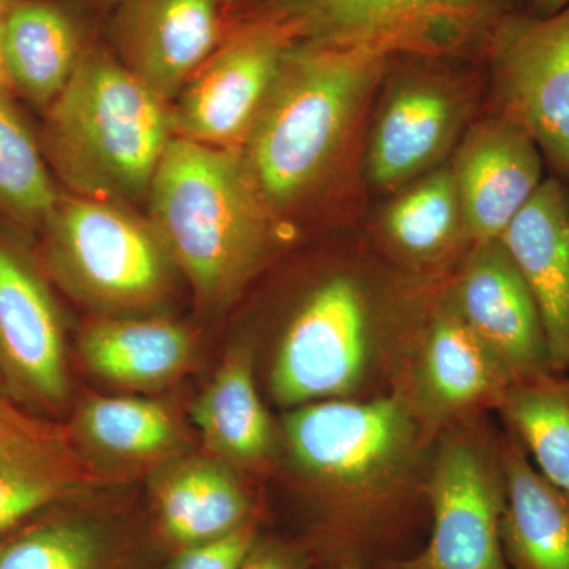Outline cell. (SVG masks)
<instances>
[{
    "mask_svg": "<svg viewBox=\"0 0 569 569\" xmlns=\"http://www.w3.org/2000/svg\"><path fill=\"white\" fill-rule=\"evenodd\" d=\"M421 418L406 395L335 399L291 408L288 455L317 492L307 539L323 565L372 568L402 559L410 530V485L421 456Z\"/></svg>",
    "mask_w": 569,
    "mask_h": 569,
    "instance_id": "6da1fadb",
    "label": "cell"
},
{
    "mask_svg": "<svg viewBox=\"0 0 569 569\" xmlns=\"http://www.w3.org/2000/svg\"><path fill=\"white\" fill-rule=\"evenodd\" d=\"M151 227L198 302L222 309L263 264L271 211L238 149L174 137L148 194Z\"/></svg>",
    "mask_w": 569,
    "mask_h": 569,
    "instance_id": "7a4b0ae2",
    "label": "cell"
},
{
    "mask_svg": "<svg viewBox=\"0 0 569 569\" xmlns=\"http://www.w3.org/2000/svg\"><path fill=\"white\" fill-rule=\"evenodd\" d=\"M392 59L370 47L288 48L238 149L271 213L299 203L325 178Z\"/></svg>",
    "mask_w": 569,
    "mask_h": 569,
    "instance_id": "3957f363",
    "label": "cell"
},
{
    "mask_svg": "<svg viewBox=\"0 0 569 569\" xmlns=\"http://www.w3.org/2000/svg\"><path fill=\"white\" fill-rule=\"evenodd\" d=\"M173 138L167 102L91 40L47 108L41 151L74 197L123 203L148 198Z\"/></svg>",
    "mask_w": 569,
    "mask_h": 569,
    "instance_id": "277c9868",
    "label": "cell"
},
{
    "mask_svg": "<svg viewBox=\"0 0 569 569\" xmlns=\"http://www.w3.org/2000/svg\"><path fill=\"white\" fill-rule=\"evenodd\" d=\"M529 0H239L228 31L271 29L288 43L370 47L395 56L447 58L485 51L498 26Z\"/></svg>",
    "mask_w": 569,
    "mask_h": 569,
    "instance_id": "5b68a950",
    "label": "cell"
},
{
    "mask_svg": "<svg viewBox=\"0 0 569 569\" xmlns=\"http://www.w3.org/2000/svg\"><path fill=\"white\" fill-rule=\"evenodd\" d=\"M43 230L52 274L88 305L134 312L170 287L173 263L151 223L114 203L61 198Z\"/></svg>",
    "mask_w": 569,
    "mask_h": 569,
    "instance_id": "8992f818",
    "label": "cell"
},
{
    "mask_svg": "<svg viewBox=\"0 0 569 569\" xmlns=\"http://www.w3.org/2000/svg\"><path fill=\"white\" fill-rule=\"evenodd\" d=\"M425 493L426 545L369 569H511L501 545L505 481L496 441L451 430L433 452Z\"/></svg>",
    "mask_w": 569,
    "mask_h": 569,
    "instance_id": "52a82bcc",
    "label": "cell"
},
{
    "mask_svg": "<svg viewBox=\"0 0 569 569\" xmlns=\"http://www.w3.org/2000/svg\"><path fill=\"white\" fill-rule=\"evenodd\" d=\"M376 356V325L365 287L339 274L318 284L280 340L271 392L282 407L347 399Z\"/></svg>",
    "mask_w": 569,
    "mask_h": 569,
    "instance_id": "ba28073f",
    "label": "cell"
},
{
    "mask_svg": "<svg viewBox=\"0 0 569 569\" xmlns=\"http://www.w3.org/2000/svg\"><path fill=\"white\" fill-rule=\"evenodd\" d=\"M485 54L498 114L522 126L560 179H569V6L549 17L512 14Z\"/></svg>",
    "mask_w": 569,
    "mask_h": 569,
    "instance_id": "9c48e42d",
    "label": "cell"
},
{
    "mask_svg": "<svg viewBox=\"0 0 569 569\" xmlns=\"http://www.w3.org/2000/svg\"><path fill=\"white\" fill-rule=\"evenodd\" d=\"M291 44L264 28L223 33L171 110L174 137L239 149L274 88Z\"/></svg>",
    "mask_w": 569,
    "mask_h": 569,
    "instance_id": "30bf717a",
    "label": "cell"
},
{
    "mask_svg": "<svg viewBox=\"0 0 569 569\" xmlns=\"http://www.w3.org/2000/svg\"><path fill=\"white\" fill-rule=\"evenodd\" d=\"M112 52L168 102L222 43L220 0H118L107 11Z\"/></svg>",
    "mask_w": 569,
    "mask_h": 569,
    "instance_id": "8fae6325",
    "label": "cell"
},
{
    "mask_svg": "<svg viewBox=\"0 0 569 569\" xmlns=\"http://www.w3.org/2000/svg\"><path fill=\"white\" fill-rule=\"evenodd\" d=\"M451 301L512 381L553 370L537 302L501 239L473 246Z\"/></svg>",
    "mask_w": 569,
    "mask_h": 569,
    "instance_id": "7c38bea8",
    "label": "cell"
},
{
    "mask_svg": "<svg viewBox=\"0 0 569 569\" xmlns=\"http://www.w3.org/2000/svg\"><path fill=\"white\" fill-rule=\"evenodd\" d=\"M0 369L14 391L40 406L69 395L61 316L31 261L0 238Z\"/></svg>",
    "mask_w": 569,
    "mask_h": 569,
    "instance_id": "4fadbf2b",
    "label": "cell"
},
{
    "mask_svg": "<svg viewBox=\"0 0 569 569\" xmlns=\"http://www.w3.org/2000/svg\"><path fill=\"white\" fill-rule=\"evenodd\" d=\"M451 168L473 244L500 239L545 181L537 142L501 114L470 130Z\"/></svg>",
    "mask_w": 569,
    "mask_h": 569,
    "instance_id": "5bb4252c",
    "label": "cell"
},
{
    "mask_svg": "<svg viewBox=\"0 0 569 569\" xmlns=\"http://www.w3.org/2000/svg\"><path fill=\"white\" fill-rule=\"evenodd\" d=\"M451 84L432 71H413L396 82L367 153L373 183L395 187L410 181L451 148L466 118V103Z\"/></svg>",
    "mask_w": 569,
    "mask_h": 569,
    "instance_id": "9a60e30c",
    "label": "cell"
},
{
    "mask_svg": "<svg viewBox=\"0 0 569 569\" xmlns=\"http://www.w3.org/2000/svg\"><path fill=\"white\" fill-rule=\"evenodd\" d=\"M512 383L449 299L422 335L407 397L422 422H445L482 403L497 406Z\"/></svg>",
    "mask_w": 569,
    "mask_h": 569,
    "instance_id": "2e32d148",
    "label": "cell"
},
{
    "mask_svg": "<svg viewBox=\"0 0 569 569\" xmlns=\"http://www.w3.org/2000/svg\"><path fill=\"white\" fill-rule=\"evenodd\" d=\"M529 284L545 326L550 362L569 370V187L560 178L541 182L501 236Z\"/></svg>",
    "mask_w": 569,
    "mask_h": 569,
    "instance_id": "e0dca14e",
    "label": "cell"
},
{
    "mask_svg": "<svg viewBox=\"0 0 569 569\" xmlns=\"http://www.w3.org/2000/svg\"><path fill=\"white\" fill-rule=\"evenodd\" d=\"M0 21L14 91L47 110L91 41L80 7L69 0H11Z\"/></svg>",
    "mask_w": 569,
    "mask_h": 569,
    "instance_id": "ac0fdd59",
    "label": "cell"
},
{
    "mask_svg": "<svg viewBox=\"0 0 569 569\" xmlns=\"http://www.w3.org/2000/svg\"><path fill=\"white\" fill-rule=\"evenodd\" d=\"M254 520L249 493L223 463L183 460L163 471L153 486L152 535L170 553L224 537Z\"/></svg>",
    "mask_w": 569,
    "mask_h": 569,
    "instance_id": "d6986e66",
    "label": "cell"
},
{
    "mask_svg": "<svg viewBox=\"0 0 569 569\" xmlns=\"http://www.w3.org/2000/svg\"><path fill=\"white\" fill-rule=\"evenodd\" d=\"M505 481L500 535L511 569H569V493L549 481L509 430L498 443Z\"/></svg>",
    "mask_w": 569,
    "mask_h": 569,
    "instance_id": "ffe728a7",
    "label": "cell"
},
{
    "mask_svg": "<svg viewBox=\"0 0 569 569\" xmlns=\"http://www.w3.org/2000/svg\"><path fill=\"white\" fill-rule=\"evenodd\" d=\"M0 569H149L141 539L118 520L52 508L0 539Z\"/></svg>",
    "mask_w": 569,
    "mask_h": 569,
    "instance_id": "44dd1931",
    "label": "cell"
},
{
    "mask_svg": "<svg viewBox=\"0 0 569 569\" xmlns=\"http://www.w3.org/2000/svg\"><path fill=\"white\" fill-rule=\"evenodd\" d=\"M81 358L96 376L122 388L148 389L174 380L192 358L183 326L160 318H107L86 329Z\"/></svg>",
    "mask_w": 569,
    "mask_h": 569,
    "instance_id": "7402d4cb",
    "label": "cell"
},
{
    "mask_svg": "<svg viewBox=\"0 0 569 569\" xmlns=\"http://www.w3.org/2000/svg\"><path fill=\"white\" fill-rule=\"evenodd\" d=\"M192 421L212 452L238 466H258L271 455L274 429L261 402L249 347H236L192 407Z\"/></svg>",
    "mask_w": 569,
    "mask_h": 569,
    "instance_id": "603a6c76",
    "label": "cell"
},
{
    "mask_svg": "<svg viewBox=\"0 0 569 569\" xmlns=\"http://www.w3.org/2000/svg\"><path fill=\"white\" fill-rule=\"evenodd\" d=\"M80 490L54 433L39 425L0 427V539Z\"/></svg>",
    "mask_w": 569,
    "mask_h": 569,
    "instance_id": "cb8c5ba5",
    "label": "cell"
},
{
    "mask_svg": "<svg viewBox=\"0 0 569 569\" xmlns=\"http://www.w3.org/2000/svg\"><path fill=\"white\" fill-rule=\"evenodd\" d=\"M496 407L538 470L569 493V370L515 381Z\"/></svg>",
    "mask_w": 569,
    "mask_h": 569,
    "instance_id": "d4e9b609",
    "label": "cell"
},
{
    "mask_svg": "<svg viewBox=\"0 0 569 569\" xmlns=\"http://www.w3.org/2000/svg\"><path fill=\"white\" fill-rule=\"evenodd\" d=\"M383 227L397 252L413 261L437 260L467 238L452 168H438L400 194Z\"/></svg>",
    "mask_w": 569,
    "mask_h": 569,
    "instance_id": "484cf974",
    "label": "cell"
},
{
    "mask_svg": "<svg viewBox=\"0 0 569 569\" xmlns=\"http://www.w3.org/2000/svg\"><path fill=\"white\" fill-rule=\"evenodd\" d=\"M47 163L11 100H0V216L21 227H44L61 201Z\"/></svg>",
    "mask_w": 569,
    "mask_h": 569,
    "instance_id": "4316f807",
    "label": "cell"
},
{
    "mask_svg": "<svg viewBox=\"0 0 569 569\" xmlns=\"http://www.w3.org/2000/svg\"><path fill=\"white\" fill-rule=\"evenodd\" d=\"M80 429L108 456L152 459L170 451L178 429L167 408L140 397H97L82 407Z\"/></svg>",
    "mask_w": 569,
    "mask_h": 569,
    "instance_id": "83f0119b",
    "label": "cell"
},
{
    "mask_svg": "<svg viewBox=\"0 0 569 569\" xmlns=\"http://www.w3.org/2000/svg\"><path fill=\"white\" fill-rule=\"evenodd\" d=\"M260 538L254 520L224 537L176 550L164 569H242Z\"/></svg>",
    "mask_w": 569,
    "mask_h": 569,
    "instance_id": "f1b7e54d",
    "label": "cell"
},
{
    "mask_svg": "<svg viewBox=\"0 0 569 569\" xmlns=\"http://www.w3.org/2000/svg\"><path fill=\"white\" fill-rule=\"evenodd\" d=\"M313 560L316 557L306 541L261 537L242 569H310Z\"/></svg>",
    "mask_w": 569,
    "mask_h": 569,
    "instance_id": "f546056e",
    "label": "cell"
},
{
    "mask_svg": "<svg viewBox=\"0 0 569 569\" xmlns=\"http://www.w3.org/2000/svg\"><path fill=\"white\" fill-rule=\"evenodd\" d=\"M33 425H36V422L31 421V419L21 417L14 408H11L10 403L7 402L6 397L0 392V426L29 427Z\"/></svg>",
    "mask_w": 569,
    "mask_h": 569,
    "instance_id": "4dcf8cb0",
    "label": "cell"
},
{
    "mask_svg": "<svg viewBox=\"0 0 569 569\" xmlns=\"http://www.w3.org/2000/svg\"><path fill=\"white\" fill-rule=\"evenodd\" d=\"M567 6L569 0H529L526 11L533 17H549Z\"/></svg>",
    "mask_w": 569,
    "mask_h": 569,
    "instance_id": "1f68e13d",
    "label": "cell"
},
{
    "mask_svg": "<svg viewBox=\"0 0 569 569\" xmlns=\"http://www.w3.org/2000/svg\"><path fill=\"white\" fill-rule=\"evenodd\" d=\"M11 84L9 67H7L6 50H3L2 21H0V100H11Z\"/></svg>",
    "mask_w": 569,
    "mask_h": 569,
    "instance_id": "d6a6232c",
    "label": "cell"
},
{
    "mask_svg": "<svg viewBox=\"0 0 569 569\" xmlns=\"http://www.w3.org/2000/svg\"><path fill=\"white\" fill-rule=\"evenodd\" d=\"M69 2L74 3V6L80 7V9L89 7V9H96L107 13L118 0H69Z\"/></svg>",
    "mask_w": 569,
    "mask_h": 569,
    "instance_id": "836d02e7",
    "label": "cell"
},
{
    "mask_svg": "<svg viewBox=\"0 0 569 569\" xmlns=\"http://www.w3.org/2000/svg\"><path fill=\"white\" fill-rule=\"evenodd\" d=\"M325 569H367V568L361 567V565H356V563H332V565H325Z\"/></svg>",
    "mask_w": 569,
    "mask_h": 569,
    "instance_id": "e575fe53",
    "label": "cell"
},
{
    "mask_svg": "<svg viewBox=\"0 0 569 569\" xmlns=\"http://www.w3.org/2000/svg\"><path fill=\"white\" fill-rule=\"evenodd\" d=\"M239 0H220V3L223 6V10L231 9V7L236 6Z\"/></svg>",
    "mask_w": 569,
    "mask_h": 569,
    "instance_id": "d590c367",
    "label": "cell"
},
{
    "mask_svg": "<svg viewBox=\"0 0 569 569\" xmlns=\"http://www.w3.org/2000/svg\"><path fill=\"white\" fill-rule=\"evenodd\" d=\"M10 2L11 0H0V17H2L3 11H6Z\"/></svg>",
    "mask_w": 569,
    "mask_h": 569,
    "instance_id": "8d00e7d4",
    "label": "cell"
},
{
    "mask_svg": "<svg viewBox=\"0 0 569 569\" xmlns=\"http://www.w3.org/2000/svg\"><path fill=\"white\" fill-rule=\"evenodd\" d=\"M0 427H9V426H0Z\"/></svg>",
    "mask_w": 569,
    "mask_h": 569,
    "instance_id": "74e56055",
    "label": "cell"
}]
</instances>
